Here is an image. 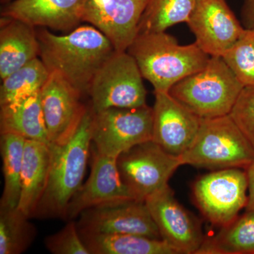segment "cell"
<instances>
[{
	"instance_id": "obj_1",
	"label": "cell",
	"mask_w": 254,
	"mask_h": 254,
	"mask_svg": "<svg viewBox=\"0 0 254 254\" xmlns=\"http://www.w3.org/2000/svg\"><path fill=\"white\" fill-rule=\"evenodd\" d=\"M42 61L59 73L82 95L89 94L93 78L115 52L109 40L93 26H79L68 34L37 31Z\"/></svg>"
},
{
	"instance_id": "obj_2",
	"label": "cell",
	"mask_w": 254,
	"mask_h": 254,
	"mask_svg": "<svg viewBox=\"0 0 254 254\" xmlns=\"http://www.w3.org/2000/svg\"><path fill=\"white\" fill-rule=\"evenodd\" d=\"M93 113L87 110L74 133L66 141L48 144L49 173L46 190L33 218H65L70 200L82 186L92 143Z\"/></svg>"
},
{
	"instance_id": "obj_3",
	"label": "cell",
	"mask_w": 254,
	"mask_h": 254,
	"mask_svg": "<svg viewBox=\"0 0 254 254\" xmlns=\"http://www.w3.org/2000/svg\"><path fill=\"white\" fill-rule=\"evenodd\" d=\"M127 52L155 92L167 93L178 82L204 68L210 58L195 42L180 45L166 31L138 33Z\"/></svg>"
},
{
	"instance_id": "obj_4",
	"label": "cell",
	"mask_w": 254,
	"mask_h": 254,
	"mask_svg": "<svg viewBox=\"0 0 254 254\" xmlns=\"http://www.w3.org/2000/svg\"><path fill=\"white\" fill-rule=\"evenodd\" d=\"M244 88L222 57H210L204 68L169 93L198 118L209 119L230 115Z\"/></svg>"
},
{
	"instance_id": "obj_5",
	"label": "cell",
	"mask_w": 254,
	"mask_h": 254,
	"mask_svg": "<svg viewBox=\"0 0 254 254\" xmlns=\"http://www.w3.org/2000/svg\"><path fill=\"white\" fill-rule=\"evenodd\" d=\"M182 165L220 170L245 169L254 150L230 115L201 119L194 141L180 157Z\"/></svg>"
},
{
	"instance_id": "obj_6",
	"label": "cell",
	"mask_w": 254,
	"mask_h": 254,
	"mask_svg": "<svg viewBox=\"0 0 254 254\" xmlns=\"http://www.w3.org/2000/svg\"><path fill=\"white\" fill-rule=\"evenodd\" d=\"M136 60L127 51H115L96 73L89 95L91 110L133 108L146 105V90Z\"/></svg>"
},
{
	"instance_id": "obj_7",
	"label": "cell",
	"mask_w": 254,
	"mask_h": 254,
	"mask_svg": "<svg viewBox=\"0 0 254 254\" xmlns=\"http://www.w3.org/2000/svg\"><path fill=\"white\" fill-rule=\"evenodd\" d=\"M153 108L147 105L109 108L93 113L92 142L100 154L118 158L132 147L153 140Z\"/></svg>"
},
{
	"instance_id": "obj_8",
	"label": "cell",
	"mask_w": 254,
	"mask_h": 254,
	"mask_svg": "<svg viewBox=\"0 0 254 254\" xmlns=\"http://www.w3.org/2000/svg\"><path fill=\"white\" fill-rule=\"evenodd\" d=\"M120 177L136 200L168 186L170 177L182 166V160L163 150L153 140L124 152L117 160Z\"/></svg>"
},
{
	"instance_id": "obj_9",
	"label": "cell",
	"mask_w": 254,
	"mask_h": 254,
	"mask_svg": "<svg viewBox=\"0 0 254 254\" xmlns=\"http://www.w3.org/2000/svg\"><path fill=\"white\" fill-rule=\"evenodd\" d=\"M195 203L213 225L227 226L246 208L248 184L241 168L215 170L200 177L193 185Z\"/></svg>"
},
{
	"instance_id": "obj_10",
	"label": "cell",
	"mask_w": 254,
	"mask_h": 254,
	"mask_svg": "<svg viewBox=\"0 0 254 254\" xmlns=\"http://www.w3.org/2000/svg\"><path fill=\"white\" fill-rule=\"evenodd\" d=\"M76 222L78 231L98 235H133L162 240L144 201L131 200L87 209Z\"/></svg>"
},
{
	"instance_id": "obj_11",
	"label": "cell",
	"mask_w": 254,
	"mask_h": 254,
	"mask_svg": "<svg viewBox=\"0 0 254 254\" xmlns=\"http://www.w3.org/2000/svg\"><path fill=\"white\" fill-rule=\"evenodd\" d=\"M187 25L210 57L223 56L245 31L226 0H198Z\"/></svg>"
},
{
	"instance_id": "obj_12",
	"label": "cell",
	"mask_w": 254,
	"mask_h": 254,
	"mask_svg": "<svg viewBox=\"0 0 254 254\" xmlns=\"http://www.w3.org/2000/svg\"><path fill=\"white\" fill-rule=\"evenodd\" d=\"M162 240L178 254H196L204 242L199 223L175 198L169 185L145 200Z\"/></svg>"
},
{
	"instance_id": "obj_13",
	"label": "cell",
	"mask_w": 254,
	"mask_h": 254,
	"mask_svg": "<svg viewBox=\"0 0 254 254\" xmlns=\"http://www.w3.org/2000/svg\"><path fill=\"white\" fill-rule=\"evenodd\" d=\"M148 0H87L81 21L91 23L113 45L127 51L138 34V26Z\"/></svg>"
},
{
	"instance_id": "obj_14",
	"label": "cell",
	"mask_w": 254,
	"mask_h": 254,
	"mask_svg": "<svg viewBox=\"0 0 254 254\" xmlns=\"http://www.w3.org/2000/svg\"><path fill=\"white\" fill-rule=\"evenodd\" d=\"M82 95L56 72L41 90V100L48 144L62 143L74 133L88 108L81 103Z\"/></svg>"
},
{
	"instance_id": "obj_15",
	"label": "cell",
	"mask_w": 254,
	"mask_h": 254,
	"mask_svg": "<svg viewBox=\"0 0 254 254\" xmlns=\"http://www.w3.org/2000/svg\"><path fill=\"white\" fill-rule=\"evenodd\" d=\"M117 160L95 150L90 176L70 200L66 220H73L98 205L136 200L120 177Z\"/></svg>"
},
{
	"instance_id": "obj_16",
	"label": "cell",
	"mask_w": 254,
	"mask_h": 254,
	"mask_svg": "<svg viewBox=\"0 0 254 254\" xmlns=\"http://www.w3.org/2000/svg\"><path fill=\"white\" fill-rule=\"evenodd\" d=\"M153 110V141L180 158L194 141L201 119L167 92H155Z\"/></svg>"
},
{
	"instance_id": "obj_17",
	"label": "cell",
	"mask_w": 254,
	"mask_h": 254,
	"mask_svg": "<svg viewBox=\"0 0 254 254\" xmlns=\"http://www.w3.org/2000/svg\"><path fill=\"white\" fill-rule=\"evenodd\" d=\"M87 0H14L1 10L3 17L15 18L33 27L68 31L77 28Z\"/></svg>"
},
{
	"instance_id": "obj_18",
	"label": "cell",
	"mask_w": 254,
	"mask_h": 254,
	"mask_svg": "<svg viewBox=\"0 0 254 254\" xmlns=\"http://www.w3.org/2000/svg\"><path fill=\"white\" fill-rule=\"evenodd\" d=\"M40 45L35 27L15 18H1L0 77L3 80L36 59Z\"/></svg>"
},
{
	"instance_id": "obj_19",
	"label": "cell",
	"mask_w": 254,
	"mask_h": 254,
	"mask_svg": "<svg viewBox=\"0 0 254 254\" xmlns=\"http://www.w3.org/2000/svg\"><path fill=\"white\" fill-rule=\"evenodd\" d=\"M50 162L48 143L26 139L21 174V195L17 208L28 218H33L46 190Z\"/></svg>"
},
{
	"instance_id": "obj_20",
	"label": "cell",
	"mask_w": 254,
	"mask_h": 254,
	"mask_svg": "<svg viewBox=\"0 0 254 254\" xmlns=\"http://www.w3.org/2000/svg\"><path fill=\"white\" fill-rule=\"evenodd\" d=\"M0 131L1 133H14L26 139L48 144L41 91L1 105Z\"/></svg>"
},
{
	"instance_id": "obj_21",
	"label": "cell",
	"mask_w": 254,
	"mask_h": 254,
	"mask_svg": "<svg viewBox=\"0 0 254 254\" xmlns=\"http://www.w3.org/2000/svg\"><path fill=\"white\" fill-rule=\"evenodd\" d=\"M79 233L91 254H178L163 240L133 235Z\"/></svg>"
},
{
	"instance_id": "obj_22",
	"label": "cell",
	"mask_w": 254,
	"mask_h": 254,
	"mask_svg": "<svg viewBox=\"0 0 254 254\" xmlns=\"http://www.w3.org/2000/svg\"><path fill=\"white\" fill-rule=\"evenodd\" d=\"M197 254H254V211L246 210L210 240H204Z\"/></svg>"
},
{
	"instance_id": "obj_23",
	"label": "cell",
	"mask_w": 254,
	"mask_h": 254,
	"mask_svg": "<svg viewBox=\"0 0 254 254\" xmlns=\"http://www.w3.org/2000/svg\"><path fill=\"white\" fill-rule=\"evenodd\" d=\"M26 138L14 133H1L0 150L2 158L4 188L0 208L18 207L21 195V174Z\"/></svg>"
},
{
	"instance_id": "obj_24",
	"label": "cell",
	"mask_w": 254,
	"mask_h": 254,
	"mask_svg": "<svg viewBox=\"0 0 254 254\" xmlns=\"http://www.w3.org/2000/svg\"><path fill=\"white\" fill-rule=\"evenodd\" d=\"M198 0H148L142 15L138 33L166 31L188 22Z\"/></svg>"
},
{
	"instance_id": "obj_25",
	"label": "cell",
	"mask_w": 254,
	"mask_h": 254,
	"mask_svg": "<svg viewBox=\"0 0 254 254\" xmlns=\"http://www.w3.org/2000/svg\"><path fill=\"white\" fill-rule=\"evenodd\" d=\"M50 76L41 59L36 58L2 80L0 105L41 91Z\"/></svg>"
},
{
	"instance_id": "obj_26",
	"label": "cell",
	"mask_w": 254,
	"mask_h": 254,
	"mask_svg": "<svg viewBox=\"0 0 254 254\" xmlns=\"http://www.w3.org/2000/svg\"><path fill=\"white\" fill-rule=\"evenodd\" d=\"M30 218L17 208H0V254H21L36 236Z\"/></svg>"
},
{
	"instance_id": "obj_27",
	"label": "cell",
	"mask_w": 254,
	"mask_h": 254,
	"mask_svg": "<svg viewBox=\"0 0 254 254\" xmlns=\"http://www.w3.org/2000/svg\"><path fill=\"white\" fill-rule=\"evenodd\" d=\"M222 58L244 86H254V28H245Z\"/></svg>"
},
{
	"instance_id": "obj_28",
	"label": "cell",
	"mask_w": 254,
	"mask_h": 254,
	"mask_svg": "<svg viewBox=\"0 0 254 254\" xmlns=\"http://www.w3.org/2000/svg\"><path fill=\"white\" fill-rule=\"evenodd\" d=\"M45 244L53 254H91L82 240L77 224L73 220L60 231L47 237Z\"/></svg>"
},
{
	"instance_id": "obj_29",
	"label": "cell",
	"mask_w": 254,
	"mask_h": 254,
	"mask_svg": "<svg viewBox=\"0 0 254 254\" xmlns=\"http://www.w3.org/2000/svg\"><path fill=\"white\" fill-rule=\"evenodd\" d=\"M230 115L254 150V86L244 88Z\"/></svg>"
},
{
	"instance_id": "obj_30",
	"label": "cell",
	"mask_w": 254,
	"mask_h": 254,
	"mask_svg": "<svg viewBox=\"0 0 254 254\" xmlns=\"http://www.w3.org/2000/svg\"><path fill=\"white\" fill-rule=\"evenodd\" d=\"M248 184V198L246 210L254 211V160L245 169Z\"/></svg>"
},
{
	"instance_id": "obj_31",
	"label": "cell",
	"mask_w": 254,
	"mask_h": 254,
	"mask_svg": "<svg viewBox=\"0 0 254 254\" xmlns=\"http://www.w3.org/2000/svg\"><path fill=\"white\" fill-rule=\"evenodd\" d=\"M241 15L244 27L246 29L254 28V0H244Z\"/></svg>"
},
{
	"instance_id": "obj_32",
	"label": "cell",
	"mask_w": 254,
	"mask_h": 254,
	"mask_svg": "<svg viewBox=\"0 0 254 254\" xmlns=\"http://www.w3.org/2000/svg\"><path fill=\"white\" fill-rule=\"evenodd\" d=\"M1 2L3 3H6V2H9L10 0H1Z\"/></svg>"
}]
</instances>
